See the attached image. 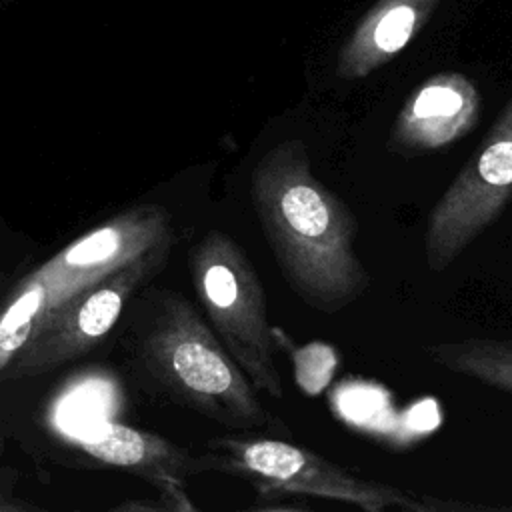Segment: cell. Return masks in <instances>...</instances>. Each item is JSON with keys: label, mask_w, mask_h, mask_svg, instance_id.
Instances as JSON below:
<instances>
[{"label": "cell", "mask_w": 512, "mask_h": 512, "mask_svg": "<svg viewBox=\"0 0 512 512\" xmlns=\"http://www.w3.org/2000/svg\"><path fill=\"white\" fill-rule=\"evenodd\" d=\"M250 200L282 278L308 308L334 314L364 296L370 274L354 250L358 220L314 176L302 140H282L256 160Z\"/></svg>", "instance_id": "obj_1"}, {"label": "cell", "mask_w": 512, "mask_h": 512, "mask_svg": "<svg viewBox=\"0 0 512 512\" xmlns=\"http://www.w3.org/2000/svg\"><path fill=\"white\" fill-rule=\"evenodd\" d=\"M124 348L126 370L152 398L234 432L288 430L182 294L166 288L142 292L130 310Z\"/></svg>", "instance_id": "obj_2"}, {"label": "cell", "mask_w": 512, "mask_h": 512, "mask_svg": "<svg viewBox=\"0 0 512 512\" xmlns=\"http://www.w3.org/2000/svg\"><path fill=\"white\" fill-rule=\"evenodd\" d=\"M204 470L240 476L256 486L258 498H324L360 506L368 512L458 510L468 504L442 502L402 488L360 478L310 448L284 438L256 434H224L208 440Z\"/></svg>", "instance_id": "obj_3"}, {"label": "cell", "mask_w": 512, "mask_h": 512, "mask_svg": "<svg viewBox=\"0 0 512 512\" xmlns=\"http://www.w3.org/2000/svg\"><path fill=\"white\" fill-rule=\"evenodd\" d=\"M190 276L206 318L258 392L284 398L276 366L266 292L244 248L226 232H206L188 254Z\"/></svg>", "instance_id": "obj_4"}, {"label": "cell", "mask_w": 512, "mask_h": 512, "mask_svg": "<svg viewBox=\"0 0 512 512\" xmlns=\"http://www.w3.org/2000/svg\"><path fill=\"white\" fill-rule=\"evenodd\" d=\"M174 244L170 216L144 206L86 234L18 282V292L0 310V338L22 326L30 332L90 292L138 256Z\"/></svg>", "instance_id": "obj_5"}, {"label": "cell", "mask_w": 512, "mask_h": 512, "mask_svg": "<svg viewBox=\"0 0 512 512\" xmlns=\"http://www.w3.org/2000/svg\"><path fill=\"white\" fill-rule=\"evenodd\" d=\"M512 200V98L428 214L424 260L444 272Z\"/></svg>", "instance_id": "obj_6"}, {"label": "cell", "mask_w": 512, "mask_h": 512, "mask_svg": "<svg viewBox=\"0 0 512 512\" xmlns=\"http://www.w3.org/2000/svg\"><path fill=\"white\" fill-rule=\"evenodd\" d=\"M172 244L158 246L116 274L94 286L90 292L36 326L12 362L0 372L8 382L16 376H30L66 362L90 350L118 322L132 292L148 284L164 266Z\"/></svg>", "instance_id": "obj_7"}, {"label": "cell", "mask_w": 512, "mask_h": 512, "mask_svg": "<svg viewBox=\"0 0 512 512\" xmlns=\"http://www.w3.org/2000/svg\"><path fill=\"white\" fill-rule=\"evenodd\" d=\"M480 106L474 80L462 72H438L404 100L386 148L402 158L444 150L476 128Z\"/></svg>", "instance_id": "obj_8"}, {"label": "cell", "mask_w": 512, "mask_h": 512, "mask_svg": "<svg viewBox=\"0 0 512 512\" xmlns=\"http://www.w3.org/2000/svg\"><path fill=\"white\" fill-rule=\"evenodd\" d=\"M80 448L94 460L130 470L162 490L168 508L194 510L186 498L184 482L204 470L202 456H192L188 450L170 440L142 432L124 424H102L94 434L80 440Z\"/></svg>", "instance_id": "obj_9"}, {"label": "cell", "mask_w": 512, "mask_h": 512, "mask_svg": "<svg viewBox=\"0 0 512 512\" xmlns=\"http://www.w3.org/2000/svg\"><path fill=\"white\" fill-rule=\"evenodd\" d=\"M440 0H378L354 26L336 58L342 80H362L396 58L428 24Z\"/></svg>", "instance_id": "obj_10"}, {"label": "cell", "mask_w": 512, "mask_h": 512, "mask_svg": "<svg viewBox=\"0 0 512 512\" xmlns=\"http://www.w3.org/2000/svg\"><path fill=\"white\" fill-rule=\"evenodd\" d=\"M422 352L440 368L484 386L512 392V340L464 338L428 344Z\"/></svg>", "instance_id": "obj_11"}, {"label": "cell", "mask_w": 512, "mask_h": 512, "mask_svg": "<svg viewBox=\"0 0 512 512\" xmlns=\"http://www.w3.org/2000/svg\"><path fill=\"white\" fill-rule=\"evenodd\" d=\"M14 472L8 468H0V512H20L30 510L36 506H30L28 502H22L14 496Z\"/></svg>", "instance_id": "obj_12"}, {"label": "cell", "mask_w": 512, "mask_h": 512, "mask_svg": "<svg viewBox=\"0 0 512 512\" xmlns=\"http://www.w3.org/2000/svg\"><path fill=\"white\" fill-rule=\"evenodd\" d=\"M14 354H16V352H14L12 348H8V346L0 340V372H2L10 362H12Z\"/></svg>", "instance_id": "obj_13"}]
</instances>
